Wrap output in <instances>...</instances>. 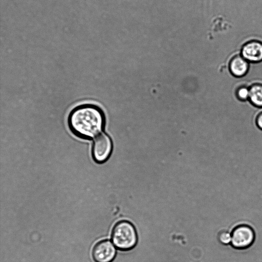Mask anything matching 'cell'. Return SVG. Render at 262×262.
I'll return each mask as SVG.
<instances>
[{
  "label": "cell",
  "instance_id": "cell-1",
  "mask_svg": "<svg viewBox=\"0 0 262 262\" xmlns=\"http://www.w3.org/2000/svg\"><path fill=\"white\" fill-rule=\"evenodd\" d=\"M105 118L97 105L83 104L77 106L70 113L68 124L71 132L77 137L90 140L103 129Z\"/></svg>",
  "mask_w": 262,
  "mask_h": 262
},
{
  "label": "cell",
  "instance_id": "cell-2",
  "mask_svg": "<svg viewBox=\"0 0 262 262\" xmlns=\"http://www.w3.org/2000/svg\"><path fill=\"white\" fill-rule=\"evenodd\" d=\"M111 238L113 243L121 251L133 249L138 243V234L134 225L126 220L118 222L114 226Z\"/></svg>",
  "mask_w": 262,
  "mask_h": 262
},
{
  "label": "cell",
  "instance_id": "cell-3",
  "mask_svg": "<svg viewBox=\"0 0 262 262\" xmlns=\"http://www.w3.org/2000/svg\"><path fill=\"white\" fill-rule=\"evenodd\" d=\"M254 229L246 224L235 227L231 232V246L237 250H244L251 246L255 240Z\"/></svg>",
  "mask_w": 262,
  "mask_h": 262
},
{
  "label": "cell",
  "instance_id": "cell-4",
  "mask_svg": "<svg viewBox=\"0 0 262 262\" xmlns=\"http://www.w3.org/2000/svg\"><path fill=\"white\" fill-rule=\"evenodd\" d=\"M112 142L109 136L101 133L94 140L92 147V156L97 163H103L109 158L112 151Z\"/></svg>",
  "mask_w": 262,
  "mask_h": 262
},
{
  "label": "cell",
  "instance_id": "cell-5",
  "mask_svg": "<svg viewBox=\"0 0 262 262\" xmlns=\"http://www.w3.org/2000/svg\"><path fill=\"white\" fill-rule=\"evenodd\" d=\"M117 254L116 247L110 241L102 240L95 244L92 257L95 262H112Z\"/></svg>",
  "mask_w": 262,
  "mask_h": 262
},
{
  "label": "cell",
  "instance_id": "cell-6",
  "mask_svg": "<svg viewBox=\"0 0 262 262\" xmlns=\"http://www.w3.org/2000/svg\"><path fill=\"white\" fill-rule=\"evenodd\" d=\"M242 56L250 63L262 61V43L252 41L244 46L241 52Z\"/></svg>",
  "mask_w": 262,
  "mask_h": 262
},
{
  "label": "cell",
  "instance_id": "cell-7",
  "mask_svg": "<svg viewBox=\"0 0 262 262\" xmlns=\"http://www.w3.org/2000/svg\"><path fill=\"white\" fill-rule=\"evenodd\" d=\"M250 62L239 55L234 56L229 63L231 73L237 77L246 75L249 69Z\"/></svg>",
  "mask_w": 262,
  "mask_h": 262
},
{
  "label": "cell",
  "instance_id": "cell-8",
  "mask_svg": "<svg viewBox=\"0 0 262 262\" xmlns=\"http://www.w3.org/2000/svg\"><path fill=\"white\" fill-rule=\"evenodd\" d=\"M249 100L254 106L262 108V84L255 83L249 87Z\"/></svg>",
  "mask_w": 262,
  "mask_h": 262
},
{
  "label": "cell",
  "instance_id": "cell-9",
  "mask_svg": "<svg viewBox=\"0 0 262 262\" xmlns=\"http://www.w3.org/2000/svg\"><path fill=\"white\" fill-rule=\"evenodd\" d=\"M217 239L223 245H228L231 244V232L226 230L220 231L217 235Z\"/></svg>",
  "mask_w": 262,
  "mask_h": 262
},
{
  "label": "cell",
  "instance_id": "cell-10",
  "mask_svg": "<svg viewBox=\"0 0 262 262\" xmlns=\"http://www.w3.org/2000/svg\"><path fill=\"white\" fill-rule=\"evenodd\" d=\"M236 96L239 100H249V87L247 86H242L238 88L236 91Z\"/></svg>",
  "mask_w": 262,
  "mask_h": 262
},
{
  "label": "cell",
  "instance_id": "cell-11",
  "mask_svg": "<svg viewBox=\"0 0 262 262\" xmlns=\"http://www.w3.org/2000/svg\"><path fill=\"white\" fill-rule=\"evenodd\" d=\"M256 124L258 128L262 130V112L257 117Z\"/></svg>",
  "mask_w": 262,
  "mask_h": 262
}]
</instances>
